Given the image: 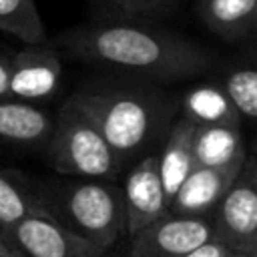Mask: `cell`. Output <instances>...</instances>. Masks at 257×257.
<instances>
[{
	"label": "cell",
	"instance_id": "ba28073f",
	"mask_svg": "<svg viewBox=\"0 0 257 257\" xmlns=\"http://www.w3.org/2000/svg\"><path fill=\"white\" fill-rule=\"evenodd\" d=\"M62 80V62L54 48L26 44L8 58V94L12 100L38 102L52 98Z\"/></svg>",
	"mask_w": 257,
	"mask_h": 257
},
{
	"label": "cell",
	"instance_id": "4fadbf2b",
	"mask_svg": "<svg viewBox=\"0 0 257 257\" xmlns=\"http://www.w3.org/2000/svg\"><path fill=\"white\" fill-rule=\"evenodd\" d=\"M195 167H229L247 157L241 126L205 124L195 126L193 137Z\"/></svg>",
	"mask_w": 257,
	"mask_h": 257
},
{
	"label": "cell",
	"instance_id": "52a82bcc",
	"mask_svg": "<svg viewBox=\"0 0 257 257\" xmlns=\"http://www.w3.org/2000/svg\"><path fill=\"white\" fill-rule=\"evenodd\" d=\"M22 257H104L96 245L60 225L54 217L34 213L6 229Z\"/></svg>",
	"mask_w": 257,
	"mask_h": 257
},
{
	"label": "cell",
	"instance_id": "5b68a950",
	"mask_svg": "<svg viewBox=\"0 0 257 257\" xmlns=\"http://www.w3.org/2000/svg\"><path fill=\"white\" fill-rule=\"evenodd\" d=\"M213 239L233 253H257V169L247 153L241 171L211 213Z\"/></svg>",
	"mask_w": 257,
	"mask_h": 257
},
{
	"label": "cell",
	"instance_id": "d6986e66",
	"mask_svg": "<svg viewBox=\"0 0 257 257\" xmlns=\"http://www.w3.org/2000/svg\"><path fill=\"white\" fill-rule=\"evenodd\" d=\"M90 2L108 14L124 16V18L161 14L177 4V0H90Z\"/></svg>",
	"mask_w": 257,
	"mask_h": 257
},
{
	"label": "cell",
	"instance_id": "9a60e30c",
	"mask_svg": "<svg viewBox=\"0 0 257 257\" xmlns=\"http://www.w3.org/2000/svg\"><path fill=\"white\" fill-rule=\"evenodd\" d=\"M199 12L219 36L239 40L251 34L255 26L257 0H201Z\"/></svg>",
	"mask_w": 257,
	"mask_h": 257
},
{
	"label": "cell",
	"instance_id": "6da1fadb",
	"mask_svg": "<svg viewBox=\"0 0 257 257\" xmlns=\"http://www.w3.org/2000/svg\"><path fill=\"white\" fill-rule=\"evenodd\" d=\"M56 42L84 62L151 82L193 78L213 64L211 54L189 38L122 20L74 26Z\"/></svg>",
	"mask_w": 257,
	"mask_h": 257
},
{
	"label": "cell",
	"instance_id": "ac0fdd59",
	"mask_svg": "<svg viewBox=\"0 0 257 257\" xmlns=\"http://www.w3.org/2000/svg\"><path fill=\"white\" fill-rule=\"evenodd\" d=\"M223 90L241 118H255L257 114V72L251 66H241L225 76Z\"/></svg>",
	"mask_w": 257,
	"mask_h": 257
},
{
	"label": "cell",
	"instance_id": "e0dca14e",
	"mask_svg": "<svg viewBox=\"0 0 257 257\" xmlns=\"http://www.w3.org/2000/svg\"><path fill=\"white\" fill-rule=\"evenodd\" d=\"M0 32L24 44H44L46 28L36 0H0Z\"/></svg>",
	"mask_w": 257,
	"mask_h": 257
},
{
	"label": "cell",
	"instance_id": "44dd1931",
	"mask_svg": "<svg viewBox=\"0 0 257 257\" xmlns=\"http://www.w3.org/2000/svg\"><path fill=\"white\" fill-rule=\"evenodd\" d=\"M0 257H22V253L14 247L4 229H0Z\"/></svg>",
	"mask_w": 257,
	"mask_h": 257
},
{
	"label": "cell",
	"instance_id": "603a6c76",
	"mask_svg": "<svg viewBox=\"0 0 257 257\" xmlns=\"http://www.w3.org/2000/svg\"><path fill=\"white\" fill-rule=\"evenodd\" d=\"M229 257H257V253H253V255H243V253H231Z\"/></svg>",
	"mask_w": 257,
	"mask_h": 257
},
{
	"label": "cell",
	"instance_id": "7c38bea8",
	"mask_svg": "<svg viewBox=\"0 0 257 257\" xmlns=\"http://www.w3.org/2000/svg\"><path fill=\"white\" fill-rule=\"evenodd\" d=\"M54 116L46 110L12 98L0 100V143L18 147L44 145L50 137Z\"/></svg>",
	"mask_w": 257,
	"mask_h": 257
},
{
	"label": "cell",
	"instance_id": "8fae6325",
	"mask_svg": "<svg viewBox=\"0 0 257 257\" xmlns=\"http://www.w3.org/2000/svg\"><path fill=\"white\" fill-rule=\"evenodd\" d=\"M193 137L195 124L187 118H175L169 133L163 139V151L157 155L161 183L167 195V201L175 197L181 183L187 175L195 169V155H193Z\"/></svg>",
	"mask_w": 257,
	"mask_h": 257
},
{
	"label": "cell",
	"instance_id": "5bb4252c",
	"mask_svg": "<svg viewBox=\"0 0 257 257\" xmlns=\"http://www.w3.org/2000/svg\"><path fill=\"white\" fill-rule=\"evenodd\" d=\"M183 118L191 120L195 126L205 124H229L241 126V116L225 94L223 86L217 84H199L191 88L183 102Z\"/></svg>",
	"mask_w": 257,
	"mask_h": 257
},
{
	"label": "cell",
	"instance_id": "277c9868",
	"mask_svg": "<svg viewBox=\"0 0 257 257\" xmlns=\"http://www.w3.org/2000/svg\"><path fill=\"white\" fill-rule=\"evenodd\" d=\"M44 147L48 165L64 177L110 181L124 167L100 131L68 100L54 116Z\"/></svg>",
	"mask_w": 257,
	"mask_h": 257
},
{
	"label": "cell",
	"instance_id": "7a4b0ae2",
	"mask_svg": "<svg viewBox=\"0 0 257 257\" xmlns=\"http://www.w3.org/2000/svg\"><path fill=\"white\" fill-rule=\"evenodd\" d=\"M126 165L165 139L177 116V100L151 82H88L68 98Z\"/></svg>",
	"mask_w": 257,
	"mask_h": 257
},
{
	"label": "cell",
	"instance_id": "3957f363",
	"mask_svg": "<svg viewBox=\"0 0 257 257\" xmlns=\"http://www.w3.org/2000/svg\"><path fill=\"white\" fill-rule=\"evenodd\" d=\"M40 205L60 225L96 245L102 253L126 235L120 187L104 179H58L36 191Z\"/></svg>",
	"mask_w": 257,
	"mask_h": 257
},
{
	"label": "cell",
	"instance_id": "30bf717a",
	"mask_svg": "<svg viewBox=\"0 0 257 257\" xmlns=\"http://www.w3.org/2000/svg\"><path fill=\"white\" fill-rule=\"evenodd\" d=\"M243 163L229 167H195L169 203V213L185 217L211 215L225 191L235 181Z\"/></svg>",
	"mask_w": 257,
	"mask_h": 257
},
{
	"label": "cell",
	"instance_id": "9c48e42d",
	"mask_svg": "<svg viewBox=\"0 0 257 257\" xmlns=\"http://www.w3.org/2000/svg\"><path fill=\"white\" fill-rule=\"evenodd\" d=\"M120 193L126 215V235L141 231L169 213L157 155H145L139 159V163L126 173Z\"/></svg>",
	"mask_w": 257,
	"mask_h": 257
},
{
	"label": "cell",
	"instance_id": "ffe728a7",
	"mask_svg": "<svg viewBox=\"0 0 257 257\" xmlns=\"http://www.w3.org/2000/svg\"><path fill=\"white\" fill-rule=\"evenodd\" d=\"M233 251H229L223 243L215 241V239H209L207 243L199 245L197 249H193L191 253H187L185 257H229Z\"/></svg>",
	"mask_w": 257,
	"mask_h": 257
},
{
	"label": "cell",
	"instance_id": "2e32d148",
	"mask_svg": "<svg viewBox=\"0 0 257 257\" xmlns=\"http://www.w3.org/2000/svg\"><path fill=\"white\" fill-rule=\"evenodd\" d=\"M44 211L36 191L30 189L20 175L0 169V229L6 231L24 217Z\"/></svg>",
	"mask_w": 257,
	"mask_h": 257
},
{
	"label": "cell",
	"instance_id": "8992f818",
	"mask_svg": "<svg viewBox=\"0 0 257 257\" xmlns=\"http://www.w3.org/2000/svg\"><path fill=\"white\" fill-rule=\"evenodd\" d=\"M128 237V257H185L213 239V223L211 215L185 217L167 213Z\"/></svg>",
	"mask_w": 257,
	"mask_h": 257
},
{
	"label": "cell",
	"instance_id": "7402d4cb",
	"mask_svg": "<svg viewBox=\"0 0 257 257\" xmlns=\"http://www.w3.org/2000/svg\"><path fill=\"white\" fill-rule=\"evenodd\" d=\"M10 98L8 94V58L0 56V100Z\"/></svg>",
	"mask_w": 257,
	"mask_h": 257
}]
</instances>
